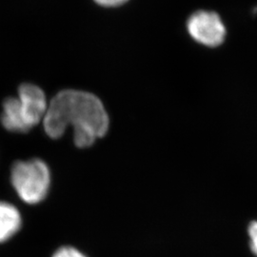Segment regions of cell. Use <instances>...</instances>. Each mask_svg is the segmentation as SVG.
Masks as SVG:
<instances>
[{
	"label": "cell",
	"mask_w": 257,
	"mask_h": 257,
	"mask_svg": "<svg viewBox=\"0 0 257 257\" xmlns=\"http://www.w3.org/2000/svg\"><path fill=\"white\" fill-rule=\"evenodd\" d=\"M44 92L36 85L22 84L18 97H9L3 103L1 123L15 133H27L44 119L48 109Z\"/></svg>",
	"instance_id": "2"
},
{
	"label": "cell",
	"mask_w": 257,
	"mask_h": 257,
	"mask_svg": "<svg viewBox=\"0 0 257 257\" xmlns=\"http://www.w3.org/2000/svg\"><path fill=\"white\" fill-rule=\"evenodd\" d=\"M22 226L19 209L11 203L0 201V244L13 238Z\"/></svg>",
	"instance_id": "5"
},
{
	"label": "cell",
	"mask_w": 257,
	"mask_h": 257,
	"mask_svg": "<svg viewBox=\"0 0 257 257\" xmlns=\"http://www.w3.org/2000/svg\"><path fill=\"white\" fill-rule=\"evenodd\" d=\"M43 126L47 136L61 138L69 126L74 128L76 147H91L109 130L110 119L102 102L94 94L77 90L58 92L48 105Z\"/></svg>",
	"instance_id": "1"
},
{
	"label": "cell",
	"mask_w": 257,
	"mask_h": 257,
	"mask_svg": "<svg viewBox=\"0 0 257 257\" xmlns=\"http://www.w3.org/2000/svg\"><path fill=\"white\" fill-rule=\"evenodd\" d=\"M97 4L105 7H115L124 4L128 0H94Z\"/></svg>",
	"instance_id": "8"
},
{
	"label": "cell",
	"mask_w": 257,
	"mask_h": 257,
	"mask_svg": "<svg viewBox=\"0 0 257 257\" xmlns=\"http://www.w3.org/2000/svg\"><path fill=\"white\" fill-rule=\"evenodd\" d=\"M248 234L250 237V248L257 255V222H252L248 227Z\"/></svg>",
	"instance_id": "7"
},
{
	"label": "cell",
	"mask_w": 257,
	"mask_h": 257,
	"mask_svg": "<svg viewBox=\"0 0 257 257\" xmlns=\"http://www.w3.org/2000/svg\"><path fill=\"white\" fill-rule=\"evenodd\" d=\"M52 257H87L82 251L71 246H64L58 248Z\"/></svg>",
	"instance_id": "6"
},
{
	"label": "cell",
	"mask_w": 257,
	"mask_h": 257,
	"mask_svg": "<svg viewBox=\"0 0 257 257\" xmlns=\"http://www.w3.org/2000/svg\"><path fill=\"white\" fill-rule=\"evenodd\" d=\"M188 30L196 41L209 47L220 45L226 36L220 18L210 12H197L193 15L189 19Z\"/></svg>",
	"instance_id": "4"
},
{
	"label": "cell",
	"mask_w": 257,
	"mask_h": 257,
	"mask_svg": "<svg viewBox=\"0 0 257 257\" xmlns=\"http://www.w3.org/2000/svg\"><path fill=\"white\" fill-rule=\"evenodd\" d=\"M51 182L50 168L41 159L18 161L11 169V183L19 198L26 204L42 202L49 193Z\"/></svg>",
	"instance_id": "3"
}]
</instances>
